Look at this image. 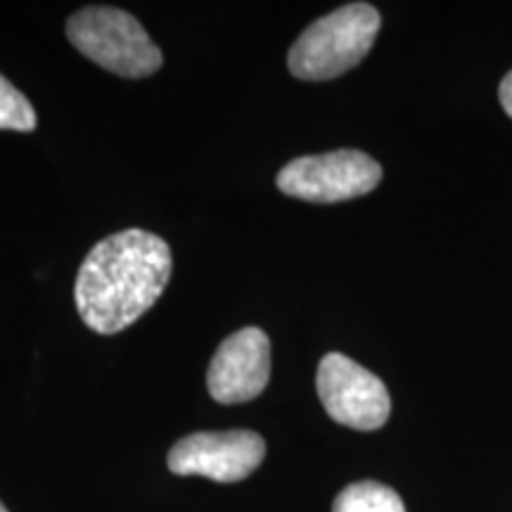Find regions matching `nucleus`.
<instances>
[{
    "label": "nucleus",
    "instance_id": "obj_1",
    "mask_svg": "<svg viewBox=\"0 0 512 512\" xmlns=\"http://www.w3.org/2000/svg\"><path fill=\"white\" fill-rule=\"evenodd\" d=\"M171 249L155 233L121 230L86 254L74 299L83 323L98 335H117L150 311L171 278Z\"/></svg>",
    "mask_w": 512,
    "mask_h": 512
},
{
    "label": "nucleus",
    "instance_id": "obj_2",
    "mask_svg": "<svg viewBox=\"0 0 512 512\" xmlns=\"http://www.w3.org/2000/svg\"><path fill=\"white\" fill-rule=\"evenodd\" d=\"M380 24V12L368 3L344 5L320 17L290 48V72L302 81L342 76L370 53Z\"/></svg>",
    "mask_w": 512,
    "mask_h": 512
},
{
    "label": "nucleus",
    "instance_id": "obj_3",
    "mask_svg": "<svg viewBox=\"0 0 512 512\" xmlns=\"http://www.w3.org/2000/svg\"><path fill=\"white\" fill-rule=\"evenodd\" d=\"M67 38L88 60L126 79H143L162 67V50L143 24L124 10L83 8L69 17Z\"/></svg>",
    "mask_w": 512,
    "mask_h": 512
},
{
    "label": "nucleus",
    "instance_id": "obj_4",
    "mask_svg": "<svg viewBox=\"0 0 512 512\" xmlns=\"http://www.w3.org/2000/svg\"><path fill=\"white\" fill-rule=\"evenodd\" d=\"M382 181V166L366 152L335 150L292 159L278 174V188L304 202L335 204L368 195Z\"/></svg>",
    "mask_w": 512,
    "mask_h": 512
},
{
    "label": "nucleus",
    "instance_id": "obj_5",
    "mask_svg": "<svg viewBox=\"0 0 512 512\" xmlns=\"http://www.w3.org/2000/svg\"><path fill=\"white\" fill-rule=\"evenodd\" d=\"M316 389L330 418L351 430H380L392 413V399L380 377L337 351L320 361Z\"/></svg>",
    "mask_w": 512,
    "mask_h": 512
},
{
    "label": "nucleus",
    "instance_id": "obj_6",
    "mask_svg": "<svg viewBox=\"0 0 512 512\" xmlns=\"http://www.w3.org/2000/svg\"><path fill=\"white\" fill-rule=\"evenodd\" d=\"M266 441L252 430L197 432L176 441L169 451L174 475H200L211 482L235 484L259 470Z\"/></svg>",
    "mask_w": 512,
    "mask_h": 512
},
{
    "label": "nucleus",
    "instance_id": "obj_7",
    "mask_svg": "<svg viewBox=\"0 0 512 512\" xmlns=\"http://www.w3.org/2000/svg\"><path fill=\"white\" fill-rule=\"evenodd\" d=\"M271 377V339L259 328L233 332L216 349L209 363L207 387L211 399L233 406L252 401L266 389Z\"/></svg>",
    "mask_w": 512,
    "mask_h": 512
},
{
    "label": "nucleus",
    "instance_id": "obj_8",
    "mask_svg": "<svg viewBox=\"0 0 512 512\" xmlns=\"http://www.w3.org/2000/svg\"><path fill=\"white\" fill-rule=\"evenodd\" d=\"M332 512H406V505L389 486L380 482H356L335 498Z\"/></svg>",
    "mask_w": 512,
    "mask_h": 512
},
{
    "label": "nucleus",
    "instance_id": "obj_9",
    "mask_svg": "<svg viewBox=\"0 0 512 512\" xmlns=\"http://www.w3.org/2000/svg\"><path fill=\"white\" fill-rule=\"evenodd\" d=\"M0 128L3 131H34L36 112L31 102L0 74Z\"/></svg>",
    "mask_w": 512,
    "mask_h": 512
},
{
    "label": "nucleus",
    "instance_id": "obj_10",
    "mask_svg": "<svg viewBox=\"0 0 512 512\" xmlns=\"http://www.w3.org/2000/svg\"><path fill=\"white\" fill-rule=\"evenodd\" d=\"M498 98H501L503 110L512 117V72L501 81V88H498Z\"/></svg>",
    "mask_w": 512,
    "mask_h": 512
},
{
    "label": "nucleus",
    "instance_id": "obj_11",
    "mask_svg": "<svg viewBox=\"0 0 512 512\" xmlns=\"http://www.w3.org/2000/svg\"><path fill=\"white\" fill-rule=\"evenodd\" d=\"M0 512H8V508H5V505H3V503H0Z\"/></svg>",
    "mask_w": 512,
    "mask_h": 512
}]
</instances>
